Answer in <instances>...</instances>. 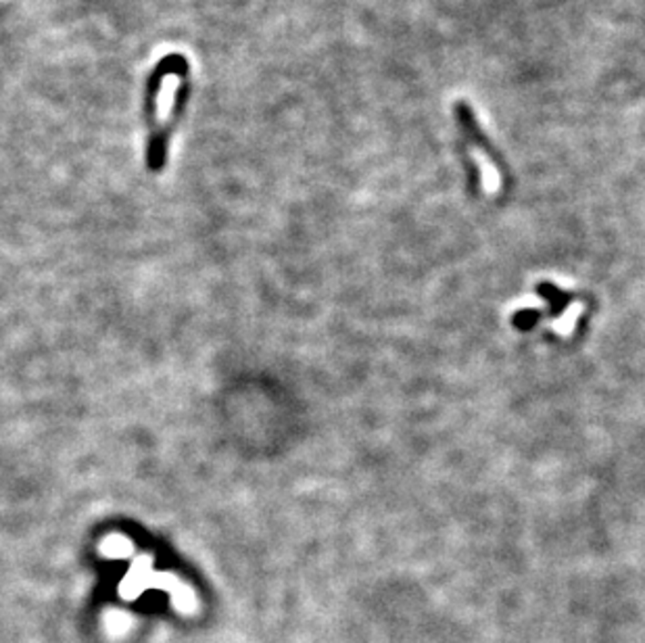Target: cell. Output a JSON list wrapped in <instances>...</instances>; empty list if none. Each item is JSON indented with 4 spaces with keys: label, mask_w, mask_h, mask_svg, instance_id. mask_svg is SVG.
Here are the masks:
<instances>
[{
    "label": "cell",
    "mask_w": 645,
    "mask_h": 643,
    "mask_svg": "<svg viewBox=\"0 0 645 643\" xmlns=\"http://www.w3.org/2000/svg\"><path fill=\"white\" fill-rule=\"evenodd\" d=\"M543 305H546V303H543L541 299L537 297V295H525V297L520 299V301L512 303V310H514V311H520V310H541Z\"/></svg>",
    "instance_id": "2"
},
{
    "label": "cell",
    "mask_w": 645,
    "mask_h": 643,
    "mask_svg": "<svg viewBox=\"0 0 645 643\" xmlns=\"http://www.w3.org/2000/svg\"><path fill=\"white\" fill-rule=\"evenodd\" d=\"M585 311V303L583 301H572L568 310H566L560 318L554 320V324H551V331L560 334V337H570L572 331H575L578 318L583 316Z\"/></svg>",
    "instance_id": "1"
}]
</instances>
